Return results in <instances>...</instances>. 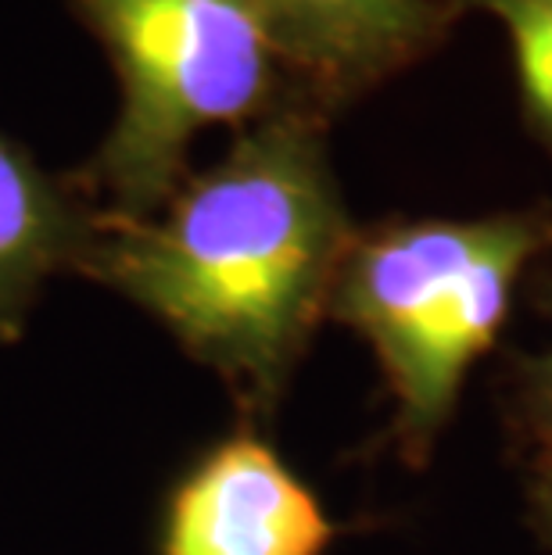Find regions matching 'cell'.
<instances>
[{
    "label": "cell",
    "instance_id": "cell-9",
    "mask_svg": "<svg viewBox=\"0 0 552 555\" xmlns=\"http://www.w3.org/2000/svg\"><path fill=\"white\" fill-rule=\"evenodd\" d=\"M527 499H531L535 527L542 530L545 541L552 545V455L538 459V463H535V474H531V488H527Z\"/></svg>",
    "mask_w": 552,
    "mask_h": 555
},
{
    "label": "cell",
    "instance_id": "cell-4",
    "mask_svg": "<svg viewBox=\"0 0 552 555\" xmlns=\"http://www.w3.org/2000/svg\"><path fill=\"white\" fill-rule=\"evenodd\" d=\"M337 524L258 427L205 444L162 494L155 555H326Z\"/></svg>",
    "mask_w": 552,
    "mask_h": 555
},
{
    "label": "cell",
    "instance_id": "cell-7",
    "mask_svg": "<svg viewBox=\"0 0 552 555\" xmlns=\"http://www.w3.org/2000/svg\"><path fill=\"white\" fill-rule=\"evenodd\" d=\"M460 11H488L510 33L524 112L552 151V0H455Z\"/></svg>",
    "mask_w": 552,
    "mask_h": 555
},
{
    "label": "cell",
    "instance_id": "cell-6",
    "mask_svg": "<svg viewBox=\"0 0 552 555\" xmlns=\"http://www.w3.org/2000/svg\"><path fill=\"white\" fill-rule=\"evenodd\" d=\"M101 208L0 129V348L18 345L47 280L76 273Z\"/></svg>",
    "mask_w": 552,
    "mask_h": 555
},
{
    "label": "cell",
    "instance_id": "cell-3",
    "mask_svg": "<svg viewBox=\"0 0 552 555\" xmlns=\"http://www.w3.org/2000/svg\"><path fill=\"white\" fill-rule=\"evenodd\" d=\"M119 79V112L68 172L104 216L144 219L191 172L208 129L284 104L269 0H68Z\"/></svg>",
    "mask_w": 552,
    "mask_h": 555
},
{
    "label": "cell",
    "instance_id": "cell-2",
    "mask_svg": "<svg viewBox=\"0 0 552 555\" xmlns=\"http://www.w3.org/2000/svg\"><path fill=\"white\" fill-rule=\"evenodd\" d=\"M552 247V208L480 219H395L359 230L326 319L377 356L395 401L387 437L424 466L470 365L499 340L516 280Z\"/></svg>",
    "mask_w": 552,
    "mask_h": 555
},
{
    "label": "cell",
    "instance_id": "cell-5",
    "mask_svg": "<svg viewBox=\"0 0 552 555\" xmlns=\"http://www.w3.org/2000/svg\"><path fill=\"white\" fill-rule=\"evenodd\" d=\"M460 15L455 0H269L284 101L331 122L431 54Z\"/></svg>",
    "mask_w": 552,
    "mask_h": 555
},
{
    "label": "cell",
    "instance_id": "cell-1",
    "mask_svg": "<svg viewBox=\"0 0 552 555\" xmlns=\"http://www.w3.org/2000/svg\"><path fill=\"white\" fill-rule=\"evenodd\" d=\"M326 119L280 104L144 219L104 216L76 276L147 312L227 387L241 423L284 405L356 241Z\"/></svg>",
    "mask_w": 552,
    "mask_h": 555
},
{
    "label": "cell",
    "instance_id": "cell-8",
    "mask_svg": "<svg viewBox=\"0 0 552 555\" xmlns=\"http://www.w3.org/2000/svg\"><path fill=\"white\" fill-rule=\"evenodd\" d=\"M535 301L552 319V276L538 280ZM510 423L516 441L535 448L538 459L552 455V348L510 362Z\"/></svg>",
    "mask_w": 552,
    "mask_h": 555
}]
</instances>
